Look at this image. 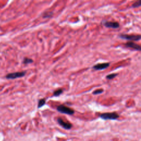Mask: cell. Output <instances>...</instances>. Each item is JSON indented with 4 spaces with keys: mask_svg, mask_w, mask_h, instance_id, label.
Segmentation results:
<instances>
[{
    "mask_svg": "<svg viewBox=\"0 0 141 141\" xmlns=\"http://www.w3.org/2000/svg\"><path fill=\"white\" fill-rule=\"evenodd\" d=\"M57 110L62 114L72 115L74 114V111L70 107H66L64 105H60L57 107Z\"/></svg>",
    "mask_w": 141,
    "mask_h": 141,
    "instance_id": "1",
    "label": "cell"
},
{
    "mask_svg": "<svg viewBox=\"0 0 141 141\" xmlns=\"http://www.w3.org/2000/svg\"><path fill=\"white\" fill-rule=\"evenodd\" d=\"M100 117L103 120H117L119 117V115L116 112H107L100 114Z\"/></svg>",
    "mask_w": 141,
    "mask_h": 141,
    "instance_id": "2",
    "label": "cell"
},
{
    "mask_svg": "<svg viewBox=\"0 0 141 141\" xmlns=\"http://www.w3.org/2000/svg\"><path fill=\"white\" fill-rule=\"evenodd\" d=\"M119 36L121 39L127 40L132 41V42H133V41H139L141 39V36L140 35H128L121 34L119 35Z\"/></svg>",
    "mask_w": 141,
    "mask_h": 141,
    "instance_id": "3",
    "label": "cell"
},
{
    "mask_svg": "<svg viewBox=\"0 0 141 141\" xmlns=\"http://www.w3.org/2000/svg\"><path fill=\"white\" fill-rule=\"evenodd\" d=\"M26 71H22V72H17L14 73H11L8 74L6 76V78L7 79H14L18 78H21L24 77L26 75Z\"/></svg>",
    "mask_w": 141,
    "mask_h": 141,
    "instance_id": "4",
    "label": "cell"
},
{
    "mask_svg": "<svg viewBox=\"0 0 141 141\" xmlns=\"http://www.w3.org/2000/svg\"><path fill=\"white\" fill-rule=\"evenodd\" d=\"M103 24L105 27L112 29H117L120 27V24L117 21H103Z\"/></svg>",
    "mask_w": 141,
    "mask_h": 141,
    "instance_id": "5",
    "label": "cell"
},
{
    "mask_svg": "<svg viewBox=\"0 0 141 141\" xmlns=\"http://www.w3.org/2000/svg\"><path fill=\"white\" fill-rule=\"evenodd\" d=\"M57 122L61 127H63L64 129H65V130H70L72 127V124L68 122L64 121L63 119L60 118V117H59L57 119Z\"/></svg>",
    "mask_w": 141,
    "mask_h": 141,
    "instance_id": "6",
    "label": "cell"
},
{
    "mask_svg": "<svg viewBox=\"0 0 141 141\" xmlns=\"http://www.w3.org/2000/svg\"><path fill=\"white\" fill-rule=\"evenodd\" d=\"M110 66V63H102V64H97L93 66V69L95 70H103L107 68H108Z\"/></svg>",
    "mask_w": 141,
    "mask_h": 141,
    "instance_id": "7",
    "label": "cell"
},
{
    "mask_svg": "<svg viewBox=\"0 0 141 141\" xmlns=\"http://www.w3.org/2000/svg\"><path fill=\"white\" fill-rule=\"evenodd\" d=\"M125 46L127 48H131L137 51H141V47L140 45L138 44H135V43L132 42V41H128L125 44Z\"/></svg>",
    "mask_w": 141,
    "mask_h": 141,
    "instance_id": "8",
    "label": "cell"
},
{
    "mask_svg": "<svg viewBox=\"0 0 141 141\" xmlns=\"http://www.w3.org/2000/svg\"><path fill=\"white\" fill-rule=\"evenodd\" d=\"M63 92H64V89H62L61 88L58 89H57V90L54 91L53 95H54V97H59V96L61 94H62Z\"/></svg>",
    "mask_w": 141,
    "mask_h": 141,
    "instance_id": "9",
    "label": "cell"
},
{
    "mask_svg": "<svg viewBox=\"0 0 141 141\" xmlns=\"http://www.w3.org/2000/svg\"><path fill=\"white\" fill-rule=\"evenodd\" d=\"M45 104H46V99L43 98V99H40L39 102H38V108H40V107H43Z\"/></svg>",
    "mask_w": 141,
    "mask_h": 141,
    "instance_id": "10",
    "label": "cell"
},
{
    "mask_svg": "<svg viewBox=\"0 0 141 141\" xmlns=\"http://www.w3.org/2000/svg\"><path fill=\"white\" fill-rule=\"evenodd\" d=\"M33 60L32 59H29V58H27V57L24 58V60H23V63L25 64H31V63H33Z\"/></svg>",
    "mask_w": 141,
    "mask_h": 141,
    "instance_id": "11",
    "label": "cell"
},
{
    "mask_svg": "<svg viewBox=\"0 0 141 141\" xmlns=\"http://www.w3.org/2000/svg\"><path fill=\"white\" fill-rule=\"evenodd\" d=\"M52 14L53 13L52 12H45L43 13V18H50L52 16Z\"/></svg>",
    "mask_w": 141,
    "mask_h": 141,
    "instance_id": "12",
    "label": "cell"
},
{
    "mask_svg": "<svg viewBox=\"0 0 141 141\" xmlns=\"http://www.w3.org/2000/svg\"><path fill=\"white\" fill-rule=\"evenodd\" d=\"M117 76V73H112V74H108L106 78L107 79H109V80H111V79H114V78L116 77Z\"/></svg>",
    "mask_w": 141,
    "mask_h": 141,
    "instance_id": "13",
    "label": "cell"
},
{
    "mask_svg": "<svg viewBox=\"0 0 141 141\" xmlns=\"http://www.w3.org/2000/svg\"><path fill=\"white\" fill-rule=\"evenodd\" d=\"M104 90L103 89H97V90H94L93 92V94L94 95H98V94H100L103 93Z\"/></svg>",
    "mask_w": 141,
    "mask_h": 141,
    "instance_id": "14",
    "label": "cell"
},
{
    "mask_svg": "<svg viewBox=\"0 0 141 141\" xmlns=\"http://www.w3.org/2000/svg\"><path fill=\"white\" fill-rule=\"evenodd\" d=\"M141 5V2L140 0V1H138L137 2H136L133 3V4H132V7L133 8H138L139 7H140Z\"/></svg>",
    "mask_w": 141,
    "mask_h": 141,
    "instance_id": "15",
    "label": "cell"
}]
</instances>
